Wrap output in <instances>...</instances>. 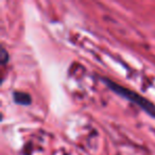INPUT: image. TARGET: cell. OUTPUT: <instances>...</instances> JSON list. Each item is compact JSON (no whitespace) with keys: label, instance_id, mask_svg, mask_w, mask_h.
<instances>
[{"label":"cell","instance_id":"3957f363","mask_svg":"<svg viewBox=\"0 0 155 155\" xmlns=\"http://www.w3.org/2000/svg\"><path fill=\"white\" fill-rule=\"evenodd\" d=\"M0 60H1V63L2 64H5V62H8V60H9V54L7 53V51H5V49L1 50V53H0Z\"/></svg>","mask_w":155,"mask_h":155},{"label":"cell","instance_id":"6da1fadb","mask_svg":"<svg viewBox=\"0 0 155 155\" xmlns=\"http://www.w3.org/2000/svg\"><path fill=\"white\" fill-rule=\"evenodd\" d=\"M103 82L106 84V86L108 88L112 89L114 93H116L118 96L124 98V99L131 101L132 103L136 104L139 108H141L143 112H146L148 115H150L151 117H154L155 118V105L152 102L149 101L147 98L142 97L141 95H139L138 93L131 89L127 88V87H123L122 85L117 84L114 81L110 80V79H103Z\"/></svg>","mask_w":155,"mask_h":155},{"label":"cell","instance_id":"7a4b0ae2","mask_svg":"<svg viewBox=\"0 0 155 155\" xmlns=\"http://www.w3.org/2000/svg\"><path fill=\"white\" fill-rule=\"evenodd\" d=\"M13 100L15 103L20 105H29L32 102V98L29 94L20 93V91H15L13 94Z\"/></svg>","mask_w":155,"mask_h":155}]
</instances>
